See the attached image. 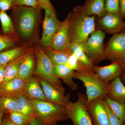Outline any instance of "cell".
Here are the masks:
<instances>
[{
    "instance_id": "obj_1",
    "label": "cell",
    "mask_w": 125,
    "mask_h": 125,
    "mask_svg": "<svg viewBox=\"0 0 125 125\" xmlns=\"http://www.w3.org/2000/svg\"><path fill=\"white\" fill-rule=\"evenodd\" d=\"M69 14L71 42H84L95 30V16L87 14L83 6L74 7Z\"/></svg>"
},
{
    "instance_id": "obj_2",
    "label": "cell",
    "mask_w": 125,
    "mask_h": 125,
    "mask_svg": "<svg viewBox=\"0 0 125 125\" xmlns=\"http://www.w3.org/2000/svg\"><path fill=\"white\" fill-rule=\"evenodd\" d=\"M41 9L40 6L33 7L13 5L11 19L15 32L16 30L24 39L32 37L37 26Z\"/></svg>"
},
{
    "instance_id": "obj_3",
    "label": "cell",
    "mask_w": 125,
    "mask_h": 125,
    "mask_svg": "<svg viewBox=\"0 0 125 125\" xmlns=\"http://www.w3.org/2000/svg\"><path fill=\"white\" fill-rule=\"evenodd\" d=\"M34 116L45 125L56 124L68 119L65 106L55 104L47 101L34 99Z\"/></svg>"
},
{
    "instance_id": "obj_4",
    "label": "cell",
    "mask_w": 125,
    "mask_h": 125,
    "mask_svg": "<svg viewBox=\"0 0 125 125\" xmlns=\"http://www.w3.org/2000/svg\"><path fill=\"white\" fill-rule=\"evenodd\" d=\"M73 79L82 81L86 88L87 103L94 99L105 98L107 96L109 83L100 80L94 72L74 71Z\"/></svg>"
},
{
    "instance_id": "obj_5",
    "label": "cell",
    "mask_w": 125,
    "mask_h": 125,
    "mask_svg": "<svg viewBox=\"0 0 125 125\" xmlns=\"http://www.w3.org/2000/svg\"><path fill=\"white\" fill-rule=\"evenodd\" d=\"M36 57V67L34 75L47 81L63 94L65 89L60 80L57 78L54 73V66L43 49L37 45L34 49Z\"/></svg>"
},
{
    "instance_id": "obj_6",
    "label": "cell",
    "mask_w": 125,
    "mask_h": 125,
    "mask_svg": "<svg viewBox=\"0 0 125 125\" xmlns=\"http://www.w3.org/2000/svg\"><path fill=\"white\" fill-rule=\"evenodd\" d=\"M78 97L75 102L70 101L65 106L68 118L71 120L73 125H94L85 106L86 95L79 93Z\"/></svg>"
},
{
    "instance_id": "obj_7",
    "label": "cell",
    "mask_w": 125,
    "mask_h": 125,
    "mask_svg": "<svg viewBox=\"0 0 125 125\" xmlns=\"http://www.w3.org/2000/svg\"><path fill=\"white\" fill-rule=\"evenodd\" d=\"M105 37L104 31L95 30L83 42L85 53L94 65L106 58L104 46Z\"/></svg>"
},
{
    "instance_id": "obj_8",
    "label": "cell",
    "mask_w": 125,
    "mask_h": 125,
    "mask_svg": "<svg viewBox=\"0 0 125 125\" xmlns=\"http://www.w3.org/2000/svg\"><path fill=\"white\" fill-rule=\"evenodd\" d=\"M106 58L111 61L124 62L125 58V32L114 34L105 49Z\"/></svg>"
},
{
    "instance_id": "obj_9",
    "label": "cell",
    "mask_w": 125,
    "mask_h": 125,
    "mask_svg": "<svg viewBox=\"0 0 125 125\" xmlns=\"http://www.w3.org/2000/svg\"><path fill=\"white\" fill-rule=\"evenodd\" d=\"M45 16L43 23L42 33L40 40L44 46L48 45L58 30L60 22L58 20L54 8L44 9Z\"/></svg>"
},
{
    "instance_id": "obj_10",
    "label": "cell",
    "mask_w": 125,
    "mask_h": 125,
    "mask_svg": "<svg viewBox=\"0 0 125 125\" xmlns=\"http://www.w3.org/2000/svg\"><path fill=\"white\" fill-rule=\"evenodd\" d=\"M85 106L94 125H110L103 98L97 99L89 103L86 102Z\"/></svg>"
},
{
    "instance_id": "obj_11",
    "label": "cell",
    "mask_w": 125,
    "mask_h": 125,
    "mask_svg": "<svg viewBox=\"0 0 125 125\" xmlns=\"http://www.w3.org/2000/svg\"><path fill=\"white\" fill-rule=\"evenodd\" d=\"M70 15L60 22L59 28L48 45L46 46L58 50L69 49L71 43L69 35Z\"/></svg>"
},
{
    "instance_id": "obj_12",
    "label": "cell",
    "mask_w": 125,
    "mask_h": 125,
    "mask_svg": "<svg viewBox=\"0 0 125 125\" xmlns=\"http://www.w3.org/2000/svg\"><path fill=\"white\" fill-rule=\"evenodd\" d=\"M94 72L99 79L105 83H109L124 73L125 66L122 61H115L103 66H94Z\"/></svg>"
},
{
    "instance_id": "obj_13",
    "label": "cell",
    "mask_w": 125,
    "mask_h": 125,
    "mask_svg": "<svg viewBox=\"0 0 125 125\" xmlns=\"http://www.w3.org/2000/svg\"><path fill=\"white\" fill-rule=\"evenodd\" d=\"M99 23L102 29L109 33L121 32L125 28V22L121 14L106 12L99 18Z\"/></svg>"
},
{
    "instance_id": "obj_14",
    "label": "cell",
    "mask_w": 125,
    "mask_h": 125,
    "mask_svg": "<svg viewBox=\"0 0 125 125\" xmlns=\"http://www.w3.org/2000/svg\"><path fill=\"white\" fill-rule=\"evenodd\" d=\"M42 86L47 101L65 106L70 101V94L64 96L43 79L37 77Z\"/></svg>"
},
{
    "instance_id": "obj_15",
    "label": "cell",
    "mask_w": 125,
    "mask_h": 125,
    "mask_svg": "<svg viewBox=\"0 0 125 125\" xmlns=\"http://www.w3.org/2000/svg\"><path fill=\"white\" fill-rule=\"evenodd\" d=\"M36 63L34 49L31 47L20 65L17 77L25 80L33 76L36 69Z\"/></svg>"
},
{
    "instance_id": "obj_16",
    "label": "cell",
    "mask_w": 125,
    "mask_h": 125,
    "mask_svg": "<svg viewBox=\"0 0 125 125\" xmlns=\"http://www.w3.org/2000/svg\"><path fill=\"white\" fill-rule=\"evenodd\" d=\"M25 80L16 77L2 84L0 88V97L2 96L18 98L23 95Z\"/></svg>"
},
{
    "instance_id": "obj_17",
    "label": "cell",
    "mask_w": 125,
    "mask_h": 125,
    "mask_svg": "<svg viewBox=\"0 0 125 125\" xmlns=\"http://www.w3.org/2000/svg\"><path fill=\"white\" fill-rule=\"evenodd\" d=\"M23 95L31 100L46 101L38 79L33 76L25 80Z\"/></svg>"
},
{
    "instance_id": "obj_18",
    "label": "cell",
    "mask_w": 125,
    "mask_h": 125,
    "mask_svg": "<svg viewBox=\"0 0 125 125\" xmlns=\"http://www.w3.org/2000/svg\"><path fill=\"white\" fill-rule=\"evenodd\" d=\"M69 49L76 56L84 68L88 71L94 72V65L85 53L83 42H71Z\"/></svg>"
},
{
    "instance_id": "obj_19",
    "label": "cell",
    "mask_w": 125,
    "mask_h": 125,
    "mask_svg": "<svg viewBox=\"0 0 125 125\" xmlns=\"http://www.w3.org/2000/svg\"><path fill=\"white\" fill-rule=\"evenodd\" d=\"M54 73L57 78L61 79L68 85L72 91L77 90L79 85L73 81L74 70L65 65L61 64L54 66Z\"/></svg>"
},
{
    "instance_id": "obj_20",
    "label": "cell",
    "mask_w": 125,
    "mask_h": 125,
    "mask_svg": "<svg viewBox=\"0 0 125 125\" xmlns=\"http://www.w3.org/2000/svg\"><path fill=\"white\" fill-rule=\"evenodd\" d=\"M106 97L117 102L125 103V85L120 77L109 83V92Z\"/></svg>"
},
{
    "instance_id": "obj_21",
    "label": "cell",
    "mask_w": 125,
    "mask_h": 125,
    "mask_svg": "<svg viewBox=\"0 0 125 125\" xmlns=\"http://www.w3.org/2000/svg\"><path fill=\"white\" fill-rule=\"evenodd\" d=\"M43 50L54 66L59 65H65L72 53L69 49L58 50L49 46H45Z\"/></svg>"
},
{
    "instance_id": "obj_22",
    "label": "cell",
    "mask_w": 125,
    "mask_h": 125,
    "mask_svg": "<svg viewBox=\"0 0 125 125\" xmlns=\"http://www.w3.org/2000/svg\"><path fill=\"white\" fill-rule=\"evenodd\" d=\"M27 44L20 47H14L0 52V64H6L28 51L31 47Z\"/></svg>"
},
{
    "instance_id": "obj_23",
    "label": "cell",
    "mask_w": 125,
    "mask_h": 125,
    "mask_svg": "<svg viewBox=\"0 0 125 125\" xmlns=\"http://www.w3.org/2000/svg\"><path fill=\"white\" fill-rule=\"evenodd\" d=\"M87 14L101 18L106 13L105 0H86L83 6Z\"/></svg>"
},
{
    "instance_id": "obj_24",
    "label": "cell",
    "mask_w": 125,
    "mask_h": 125,
    "mask_svg": "<svg viewBox=\"0 0 125 125\" xmlns=\"http://www.w3.org/2000/svg\"><path fill=\"white\" fill-rule=\"evenodd\" d=\"M28 51L15 60L7 64L5 69L4 80L3 84L17 77L19 68L27 55Z\"/></svg>"
},
{
    "instance_id": "obj_25",
    "label": "cell",
    "mask_w": 125,
    "mask_h": 125,
    "mask_svg": "<svg viewBox=\"0 0 125 125\" xmlns=\"http://www.w3.org/2000/svg\"><path fill=\"white\" fill-rule=\"evenodd\" d=\"M18 112L30 118L34 116V105L32 100L23 95L17 98Z\"/></svg>"
},
{
    "instance_id": "obj_26",
    "label": "cell",
    "mask_w": 125,
    "mask_h": 125,
    "mask_svg": "<svg viewBox=\"0 0 125 125\" xmlns=\"http://www.w3.org/2000/svg\"><path fill=\"white\" fill-rule=\"evenodd\" d=\"M0 112L7 114L18 112L17 98L6 96L0 97Z\"/></svg>"
},
{
    "instance_id": "obj_27",
    "label": "cell",
    "mask_w": 125,
    "mask_h": 125,
    "mask_svg": "<svg viewBox=\"0 0 125 125\" xmlns=\"http://www.w3.org/2000/svg\"><path fill=\"white\" fill-rule=\"evenodd\" d=\"M105 103L122 122L125 123V103H120L113 101L107 97L104 99Z\"/></svg>"
},
{
    "instance_id": "obj_28",
    "label": "cell",
    "mask_w": 125,
    "mask_h": 125,
    "mask_svg": "<svg viewBox=\"0 0 125 125\" xmlns=\"http://www.w3.org/2000/svg\"><path fill=\"white\" fill-rule=\"evenodd\" d=\"M0 21L3 34L10 35L15 33V29L11 17L5 11H0Z\"/></svg>"
},
{
    "instance_id": "obj_29",
    "label": "cell",
    "mask_w": 125,
    "mask_h": 125,
    "mask_svg": "<svg viewBox=\"0 0 125 125\" xmlns=\"http://www.w3.org/2000/svg\"><path fill=\"white\" fill-rule=\"evenodd\" d=\"M16 36L14 34L6 35L0 34V52L15 46Z\"/></svg>"
},
{
    "instance_id": "obj_30",
    "label": "cell",
    "mask_w": 125,
    "mask_h": 125,
    "mask_svg": "<svg viewBox=\"0 0 125 125\" xmlns=\"http://www.w3.org/2000/svg\"><path fill=\"white\" fill-rule=\"evenodd\" d=\"M10 120L16 125H29L32 118L18 112L9 114Z\"/></svg>"
},
{
    "instance_id": "obj_31",
    "label": "cell",
    "mask_w": 125,
    "mask_h": 125,
    "mask_svg": "<svg viewBox=\"0 0 125 125\" xmlns=\"http://www.w3.org/2000/svg\"><path fill=\"white\" fill-rule=\"evenodd\" d=\"M65 65L75 71L83 72L88 71L81 64L76 56L72 52L70 56L69 60Z\"/></svg>"
},
{
    "instance_id": "obj_32",
    "label": "cell",
    "mask_w": 125,
    "mask_h": 125,
    "mask_svg": "<svg viewBox=\"0 0 125 125\" xmlns=\"http://www.w3.org/2000/svg\"><path fill=\"white\" fill-rule=\"evenodd\" d=\"M105 9L106 13L121 14L119 0H105Z\"/></svg>"
},
{
    "instance_id": "obj_33",
    "label": "cell",
    "mask_w": 125,
    "mask_h": 125,
    "mask_svg": "<svg viewBox=\"0 0 125 125\" xmlns=\"http://www.w3.org/2000/svg\"><path fill=\"white\" fill-rule=\"evenodd\" d=\"M13 5L36 7L39 5L36 0H12Z\"/></svg>"
},
{
    "instance_id": "obj_34",
    "label": "cell",
    "mask_w": 125,
    "mask_h": 125,
    "mask_svg": "<svg viewBox=\"0 0 125 125\" xmlns=\"http://www.w3.org/2000/svg\"><path fill=\"white\" fill-rule=\"evenodd\" d=\"M105 103L106 109L108 116H109L110 125H123V123L113 113V112L112 111L110 108L109 107V106H108L107 104L105 103Z\"/></svg>"
},
{
    "instance_id": "obj_35",
    "label": "cell",
    "mask_w": 125,
    "mask_h": 125,
    "mask_svg": "<svg viewBox=\"0 0 125 125\" xmlns=\"http://www.w3.org/2000/svg\"><path fill=\"white\" fill-rule=\"evenodd\" d=\"M13 6L12 0H0V11H5L11 10Z\"/></svg>"
},
{
    "instance_id": "obj_36",
    "label": "cell",
    "mask_w": 125,
    "mask_h": 125,
    "mask_svg": "<svg viewBox=\"0 0 125 125\" xmlns=\"http://www.w3.org/2000/svg\"><path fill=\"white\" fill-rule=\"evenodd\" d=\"M38 2L39 6L42 9H45L47 8H54L50 0H36Z\"/></svg>"
},
{
    "instance_id": "obj_37",
    "label": "cell",
    "mask_w": 125,
    "mask_h": 125,
    "mask_svg": "<svg viewBox=\"0 0 125 125\" xmlns=\"http://www.w3.org/2000/svg\"><path fill=\"white\" fill-rule=\"evenodd\" d=\"M6 64H0V88L3 84L5 77V71Z\"/></svg>"
},
{
    "instance_id": "obj_38",
    "label": "cell",
    "mask_w": 125,
    "mask_h": 125,
    "mask_svg": "<svg viewBox=\"0 0 125 125\" xmlns=\"http://www.w3.org/2000/svg\"><path fill=\"white\" fill-rule=\"evenodd\" d=\"M29 125H45L40 120L34 116L31 119Z\"/></svg>"
},
{
    "instance_id": "obj_39",
    "label": "cell",
    "mask_w": 125,
    "mask_h": 125,
    "mask_svg": "<svg viewBox=\"0 0 125 125\" xmlns=\"http://www.w3.org/2000/svg\"><path fill=\"white\" fill-rule=\"evenodd\" d=\"M120 5L121 13L123 18H125V0H119Z\"/></svg>"
},
{
    "instance_id": "obj_40",
    "label": "cell",
    "mask_w": 125,
    "mask_h": 125,
    "mask_svg": "<svg viewBox=\"0 0 125 125\" xmlns=\"http://www.w3.org/2000/svg\"><path fill=\"white\" fill-rule=\"evenodd\" d=\"M1 125H16L12 122L9 118V116L6 117L3 116Z\"/></svg>"
},
{
    "instance_id": "obj_41",
    "label": "cell",
    "mask_w": 125,
    "mask_h": 125,
    "mask_svg": "<svg viewBox=\"0 0 125 125\" xmlns=\"http://www.w3.org/2000/svg\"><path fill=\"white\" fill-rule=\"evenodd\" d=\"M4 114L3 113L0 112V125H1Z\"/></svg>"
},
{
    "instance_id": "obj_42",
    "label": "cell",
    "mask_w": 125,
    "mask_h": 125,
    "mask_svg": "<svg viewBox=\"0 0 125 125\" xmlns=\"http://www.w3.org/2000/svg\"><path fill=\"white\" fill-rule=\"evenodd\" d=\"M120 78H122V79L125 83V74L123 73L120 77Z\"/></svg>"
},
{
    "instance_id": "obj_43",
    "label": "cell",
    "mask_w": 125,
    "mask_h": 125,
    "mask_svg": "<svg viewBox=\"0 0 125 125\" xmlns=\"http://www.w3.org/2000/svg\"><path fill=\"white\" fill-rule=\"evenodd\" d=\"M123 63H124V65H125V72H124V73H123L125 74V60H124V62H123Z\"/></svg>"
},
{
    "instance_id": "obj_44",
    "label": "cell",
    "mask_w": 125,
    "mask_h": 125,
    "mask_svg": "<svg viewBox=\"0 0 125 125\" xmlns=\"http://www.w3.org/2000/svg\"><path fill=\"white\" fill-rule=\"evenodd\" d=\"M122 32H125V30H124V31H123Z\"/></svg>"
},
{
    "instance_id": "obj_45",
    "label": "cell",
    "mask_w": 125,
    "mask_h": 125,
    "mask_svg": "<svg viewBox=\"0 0 125 125\" xmlns=\"http://www.w3.org/2000/svg\"><path fill=\"white\" fill-rule=\"evenodd\" d=\"M57 125L56 124H53V125Z\"/></svg>"
},
{
    "instance_id": "obj_46",
    "label": "cell",
    "mask_w": 125,
    "mask_h": 125,
    "mask_svg": "<svg viewBox=\"0 0 125 125\" xmlns=\"http://www.w3.org/2000/svg\"><path fill=\"white\" fill-rule=\"evenodd\" d=\"M123 125H125V123H124V124H123Z\"/></svg>"
}]
</instances>
